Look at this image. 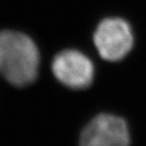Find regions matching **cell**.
<instances>
[{"label":"cell","mask_w":146,"mask_h":146,"mask_svg":"<svg viewBox=\"0 0 146 146\" xmlns=\"http://www.w3.org/2000/svg\"><path fill=\"white\" fill-rule=\"evenodd\" d=\"M40 52L27 35L0 31V75L17 87L32 84L39 75Z\"/></svg>","instance_id":"obj_1"},{"label":"cell","mask_w":146,"mask_h":146,"mask_svg":"<svg viewBox=\"0 0 146 146\" xmlns=\"http://www.w3.org/2000/svg\"><path fill=\"white\" fill-rule=\"evenodd\" d=\"M92 40L100 56L109 62L124 59L131 52L135 42L131 25L119 16L102 19L94 30Z\"/></svg>","instance_id":"obj_2"},{"label":"cell","mask_w":146,"mask_h":146,"mask_svg":"<svg viewBox=\"0 0 146 146\" xmlns=\"http://www.w3.org/2000/svg\"><path fill=\"white\" fill-rule=\"evenodd\" d=\"M130 128L125 119L109 113L94 116L80 133L78 146H130Z\"/></svg>","instance_id":"obj_3"},{"label":"cell","mask_w":146,"mask_h":146,"mask_svg":"<svg viewBox=\"0 0 146 146\" xmlns=\"http://www.w3.org/2000/svg\"><path fill=\"white\" fill-rule=\"evenodd\" d=\"M52 72L64 86L80 90L90 86L96 70L92 61L84 53L76 49H66L54 57Z\"/></svg>","instance_id":"obj_4"}]
</instances>
